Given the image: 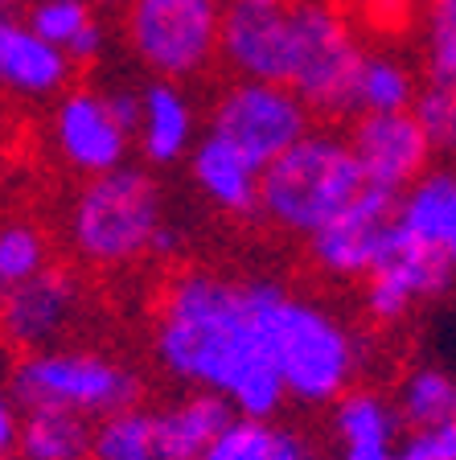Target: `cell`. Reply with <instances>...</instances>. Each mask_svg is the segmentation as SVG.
I'll use <instances>...</instances> for the list:
<instances>
[{
	"mask_svg": "<svg viewBox=\"0 0 456 460\" xmlns=\"http://www.w3.org/2000/svg\"><path fill=\"white\" fill-rule=\"evenodd\" d=\"M13 399L21 411H75L86 420H107L115 411L140 407V378L124 362L99 349H38L13 366Z\"/></svg>",
	"mask_w": 456,
	"mask_h": 460,
	"instance_id": "cell-6",
	"label": "cell"
},
{
	"mask_svg": "<svg viewBox=\"0 0 456 460\" xmlns=\"http://www.w3.org/2000/svg\"><path fill=\"white\" fill-rule=\"evenodd\" d=\"M177 251H181V230L173 226V222H165V226L156 230V239H152V255L169 259V255H177Z\"/></svg>",
	"mask_w": 456,
	"mask_h": 460,
	"instance_id": "cell-34",
	"label": "cell"
},
{
	"mask_svg": "<svg viewBox=\"0 0 456 460\" xmlns=\"http://www.w3.org/2000/svg\"><path fill=\"white\" fill-rule=\"evenodd\" d=\"M419 58H424L428 83L456 86V0H432L428 4Z\"/></svg>",
	"mask_w": 456,
	"mask_h": 460,
	"instance_id": "cell-27",
	"label": "cell"
},
{
	"mask_svg": "<svg viewBox=\"0 0 456 460\" xmlns=\"http://www.w3.org/2000/svg\"><path fill=\"white\" fill-rule=\"evenodd\" d=\"M411 115H416V124L424 128L436 153L456 156V86L424 83L416 103H411Z\"/></svg>",
	"mask_w": 456,
	"mask_h": 460,
	"instance_id": "cell-29",
	"label": "cell"
},
{
	"mask_svg": "<svg viewBox=\"0 0 456 460\" xmlns=\"http://www.w3.org/2000/svg\"><path fill=\"white\" fill-rule=\"evenodd\" d=\"M99 21L95 0H38L29 4V25L58 49H70Z\"/></svg>",
	"mask_w": 456,
	"mask_h": 460,
	"instance_id": "cell-28",
	"label": "cell"
},
{
	"mask_svg": "<svg viewBox=\"0 0 456 460\" xmlns=\"http://www.w3.org/2000/svg\"><path fill=\"white\" fill-rule=\"evenodd\" d=\"M91 460H161L156 448V411L128 407L95 423Z\"/></svg>",
	"mask_w": 456,
	"mask_h": 460,
	"instance_id": "cell-25",
	"label": "cell"
},
{
	"mask_svg": "<svg viewBox=\"0 0 456 460\" xmlns=\"http://www.w3.org/2000/svg\"><path fill=\"white\" fill-rule=\"evenodd\" d=\"M107 103H112L115 119L136 136V124H140V86H128V83H107L103 86Z\"/></svg>",
	"mask_w": 456,
	"mask_h": 460,
	"instance_id": "cell-32",
	"label": "cell"
},
{
	"mask_svg": "<svg viewBox=\"0 0 456 460\" xmlns=\"http://www.w3.org/2000/svg\"><path fill=\"white\" fill-rule=\"evenodd\" d=\"M264 329L272 362L296 402L325 407L350 391L362 366V349L350 329L342 325V316H333L329 308L313 305V300L292 296L280 284H267Z\"/></svg>",
	"mask_w": 456,
	"mask_h": 460,
	"instance_id": "cell-2",
	"label": "cell"
},
{
	"mask_svg": "<svg viewBox=\"0 0 456 460\" xmlns=\"http://www.w3.org/2000/svg\"><path fill=\"white\" fill-rule=\"evenodd\" d=\"M0 300H4V292H0Z\"/></svg>",
	"mask_w": 456,
	"mask_h": 460,
	"instance_id": "cell-39",
	"label": "cell"
},
{
	"mask_svg": "<svg viewBox=\"0 0 456 460\" xmlns=\"http://www.w3.org/2000/svg\"><path fill=\"white\" fill-rule=\"evenodd\" d=\"M399 460H456V420L428 431H411L399 444Z\"/></svg>",
	"mask_w": 456,
	"mask_h": 460,
	"instance_id": "cell-30",
	"label": "cell"
},
{
	"mask_svg": "<svg viewBox=\"0 0 456 460\" xmlns=\"http://www.w3.org/2000/svg\"><path fill=\"white\" fill-rule=\"evenodd\" d=\"M230 0H124L120 33L148 78L190 83L222 58Z\"/></svg>",
	"mask_w": 456,
	"mask_h": 460,
	"instance_id": "cell-5",
	"label": "cell"
},
{
	"mask_svg": "<svg viewBox=\"0 0 456 460\" xmlns=\"http://www.w3.org/2000/svg\"><path fill=\"white\" fill-rule=\"evenodd\" d=\"M399 407L379 391H345L333 402L342 460H399Z\"/></svg>",
	"mask_w": 456,
	"mask_h": 460,
	"instance_id": "cell-18",
	"label": "cell"
},
{
	"mask_svg": "<svg viewBox=\"0 0 456 460\" xmlns=\"http://www.w3.org/2000/svg\"><path fill=\"white\" fill-rule=\"evenodd\" d=\"M83 313V284L70 268H54L49 263L41 276L29 284L13 288L0 300V337L21 349V354H38V349H54L70 325Z\"/></svg>",
	"mask_w": 456,
	"mask_h": 460,
	"instance_id": "cell-12",
	"label": "cell"
},
{
	"mask_svg": "<svg viewBox=\"0 0 456 460\" xmlns=\"http://www.w3.org/2000/svg\"><path fill=\"white\" fill-rule=\"evenodd\" d=\"M201 460H308V444L292 428H280L276 420L235 415Z\"/></svg>",
	"mask_w": 456,
	"mask_h": 460,
	"instance_id": "cell-23",
	"label": "cell"
},
{
	"mask_svg": "<svg viewBox=\"0 0 456 460\" xmlns=\"http://www.w3.org/2000/svg\"><path fill=\"white\" fill-rule=\"evenodd\" d=\"M345 140H350L362 172H366V185L387 190L395 198H403L419 177H428V164L436 156V148L428 144V136H424V128L416 124L411 111L353 115Z\"/></svg>",
	"mask_w": 456,
	"mask_h": 460,
	"instance_id": "cell-13",
	"label": "cell"
},
{
	"mask_svg": "<svg viewBox=\"0 0 456 460\" xmlns=\"http://www.w3.org/2000/svg\"><path fill=\"white\" fill-rule=\"evenodd\" d=\"M235 415H238L235 407L214 391H193L190 399L156 411V448H161V460H201L210 444L219 440V431Z\"/></svg>",
	"mask_w": 456,
	"mask_h": 460,
	"instance_id": "cell-19",
	"label": "cell"
},
{
	"mask_svg": "<svg viewBox=\"0 0 456 460\" xmlns=\"http://www.w3.org/2000/svg\"><path fill=\"white\" fill-rule=\"evenodd\" d=\"M395 214H399V198L366 185L337 218H329L308 239L313 268L329 279H366L395 230Z\"/></svg>",
	"mask_w": 456,
	"mask_h": 460,
	"instance_id": "cell-11",
	"label": "cell"
},
{
	"mask_svg": "<svg viewBox=\"0 0 456 460\" xmlns=\"http://www.w3.org/2000/svg\"><path fill=\"white\" fill-rule=\"evenodd\" d=\"M107 46H112V33H107V25H103V17L95 21V25L86 29L83 38L75 41V46L67 49V58L75 62V66H99L107 58Z\"/></svg>",
	"mask_w": 456,
	"mask_h": 460,
	"instance_id": "cell-31",
	"label": "cell"
},
{
	"mask_svg": "<svg viewBox=\"0 0 456 460\" xmlns=\"http://www.w3.org/2000/svg\"><path fill=\"white\" fill-rule=\"evenodd\" d=\"M272 279H230L185 268L161 288L152 354L161 370L193 391H214L251 420H276L288 402L264 329Z\"/></svg>",
	"mask_w": 456,
	"mask_h": 460,
	"instance_id": "cell-1",
	"label": "cell"
},
{
	"mask_svg": "<svg viewBox=\"0 0 456 460\" xmlns=\"http://www.w3.org/2000/svg\"><path fill=\"white\" fill-rule=\"evenodd\" d=\"M21 440V407L13 391H0V460H9Z\"/></svg>",
	"mask_w": 456,
	"mask_h": 460,
	"instance_id": "cell-33",
	"label": "cell"
},
{
	"mask_svg": "<svg viewBox=\"0 0 456 460\" xmlns=\"http://www.w3.org/2000/svg\"><path fill=\"white\" fill-rule=\"evenodd\" d=\"M201 115L185 83L148 78L140 86V124H136V148L148 164H181L201 140Z\"/></svg>",
	"mask_w": 456,
	"mask_h": 460,
	"instance_id": "cell-16",
	"label": "cell"
},
{
	"mask_svg": "<svg viewBox=\"0 0 456 460\" xmlns=\"http://www.w3.org/2000/svg\"><path fill=\"white\" fill-rule=\"evenodd\" d=\"M399 226L448 259L456 271V172L432 169L399 198Z\"/></svg>",
	"mask_w": 456,
	"mask_h": 460,
	"instance_id": "cell-20",
	"label": "cell"
},
{
	"mask_svg": "<svg viewBox=\"0 0 456 460\" xmlns=\"http://www.w3.org/2000/svg\"><path fill=\"white\" fill-rule=\"evenodd\" d=\"M75 62L46 41L29 17L0 13V91L17 99H58L75 86Z\"/></svg>",
	"mask_w": 456,
	"mask_h": 460,
	"instance_id": "cell-15",
	"label": "cell"
},
{
	"mask_svg": "<svg viewBox=\"0 0 456 460\" xmlns=\"http://www.w3.org/2000/svg\"><path fill=\"white\" fill-rule=\"evenodd\" d=\"M296 21V75L292 91L325 119H353V91L366 46L350 17L329 0H292Z\"/></svg>",
	"mask_w": 456,
	"mask_h": 460,
	"instance_id": "cell-7",
	"label": "cell"
},
{
	"mask_svg": "<svg viewBox=\"0 0 456 460\" xmlns=\"http://www.w3.org/2000/svg\"><path fill=\"white\" fill-rule=\"evenodd\" d=\"M395 407H399V420L411 431L440 428V423L456 420V378L448 370H436V366H416L399 383Z\"/></svg>",
	"mask_w": 456,
	"mask_h": 460,
	"instance_id": "cell-24",
	"label": "cell"
},
{
	"mask_svg": "<svg viewBox=\"0 0 456 460\" xmlns=\"http://www.w3.org/2000/svg\"><path fill=\"white\" fill-rule=\"evenodd\" d=\"M29 4H38V0H29Z\"/></svg>",
	"mask_w": 456,
	"mask_h": 460,
	"instance_id": "cell-38",
	"label": "cell"
},
{
	"mask_svg": "<svg viewBox=\"0 0 456 460\" xmlns=\"http://www.w3.org/2000/svg\"><path fill=\"white\" fill-rule=\"evenodd\" d=\"M91 448H95V428L86 415L54 411V407L21 415V460H91Z\"/></svg>",
	"mask_w": 456,
	"mask_h": 460,
	"instance_id": "cell-21",
	"label": "cell"
},
{
	"mask_svg": "<svg viewBox=\"0 0 456 460\" xmlns=\"http://www.w3.org/2000/svg\"><path fill=\"white\" fill-rule=\"evenodd\" d=\"M419 78L411 62L395 49H366L358 70V91H353V111L358 115H395L411 111L419 95Z\"/></svg>",
	"mask_w": 456,
	"mask_h": 460,
	"instance_id": "cell-22",
	"label": "cell"
},
{
	"mask_svg": "<svg viewBox=\"0 0 456 460\" xmlns=\"http://www.w3.org/2000/svg\"><path fill=\"white\" fill-rule=\"evenodd\" d=\"M49 148L70 172L83 181L103 177L128 164V153L136 148V136L115 119L103 86L75 83L70 91L54 99L49 111Z\"/></svg>",
	"mask_w": 456,
	"mask_h": 460,
	"instance_id": "cell-9",
	"label": "cell"
},
{
	"mask_svg": "<svg viewBox=\"0 0 456 460\" xmlns=\"http://www.w3.org/2000/svg\"><path fill=\"white\" fill-rule=\"evenodd\" d=\"M222 62L235 70V78L292 86L296 75L292 4H284V9L230 4L227 25H222Z\"/></svg>",
	"mask_w": 456,
	"mask_h": 460,
	"instance_id": "cell-14",
	"label": "cell"
},
{
	"mask_svg": "<svg viewBox=\"0 0 456 460\" xmlns=\"http://www.w3.org/2000/svg\"><path fill=\"white\" fill-rule=\"evenodd\" d=\"M366 190V172L353 156L350 140L337 132H308L280 161L264 169L259 181V214L272 226L313 239L329 218Z\"/></svg>",
	"mask_w": 456,
	"mask_h": 460,
	"instance_id": "cell-3",
	"label": "cell"
},
{
	"mask_svg": "<svg viewBox=\"0 0 456 460\" xmlns=\"http://www.w3.org/2000/svg\"><path fill=\"white\" fill-rule=\"evenodd\" d=\"M165 222L161 185L148 169L124 164L78 185L67 210V239L91 268H128L152 255V239Z\"/></svg>",
	"mask_w": 456,
	"mask_h": 460,
	"instance_id": "cell-4",
	"label": "cell"
},
{
	"mask_svg": "<svg viewBox=\"0 0 456 460\" xmlns=\"http://www.w3.org/2000/svg\"><path fill=\"white\" fill-rule=\"evenodd\" d=\"M230 4H255V9H284L292 0H230Z\"/></svg>",
	"mask_w": 456,
	"mask_h": 460,
	"instance_id": "cell-35",
	"label": "cell"
},
{
	"mask_svg": "<svg viewBox=\"0 0 456 460\" xmlns=\"http://www.w3.org/2000/svg\"><path fill=\"white\" fill-rule=\"evenodd\" d=\"M185 164H190V181L198 185V193L214 210L230 214V218H255L259 214V181H264V169H259L255 161H247L235 144L206 132Z\"/></svg>",
	"mask_w": 456,
	"mask_h": 460,
	"instance_id": "cell-17",
	"label": "cell"
},
{
	"mask_svg": "<svg viewBox=\"0 0 456 460\" xmlns=\"http://www.w3.org/2000/svg\"><path fill=\"white\" fill-rule=\"evenodd\" d=\"M95 4H124V0H95Z\"/></svg>",
	"mask_w": 456,
	"mask_h": 460,
	"instance_id": "cell-36",
	"label": "cell"
},
{
	"mask_svg": "<svg viewBox=\"0 0 456 460\" xmlns=\"http://www.w3.org/2000/svg\"><path fill=\"white\" fill-rule=\"evenodd\" d=\"M49 268V239L38 222L4 218L0 222V292L9 296L13 288L29 284Z\"/></svg>",
	"mask_w": 456,
	"mask_h": 460,
	"instance_id": "cell-26",
	"label": "cell"
},
{
	"mask_svg": "<svg viewBox=\"0 0 456 460\" xmlns=\"http://www.w3.org/2000/svg\"><path fill=\"white\" fill-rule=\"evenodd\" d=\"M206 132L235 144L247 161L267 169L296 140L313 132V111L284 83L235 78V83L219 86V95L206 111Z\"/></svg>",
	"mask_w": 456,
	"mask_h": 460,
	"instance_id": "cell-8",
	"label": "cell"
},
{
	"mask_svg": "<svg viewBox=\"0 0 456 460\" xmlns=\"http://www.w3.org/2000/svg\"><path fill=\"white\" fill-rule=\"evenodd\" d=\"M456 271L448 268V259L440 251H432L428 243H419L411 230L399 226L395 218V230H390L387 247H382L379 263L366 276V316L374 325H395L424 300H436L452 288Z\"/></svg>",
	"mask_w": 456,
	"mask_h": 460,
	"instance_id": "cell-10",
	"label": "cell"
},
{
	"mask_svg": "<svg viewBox=\"0 0 456 460\" xmlns=\"http://www.w3.org/2000/svg\"><path fill=\"white\" fill-rule=\"evenodd\" d=\"M0 13H4V0H0Z\"/></svg>",
	"mask_w": 456,
	"mask_h": 460,
	"instance_id": "cell-37",
	"label": "cell"
}]
</instances>
